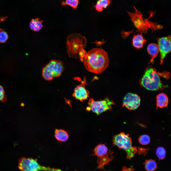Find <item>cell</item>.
Listing matches in <instances>:
<instances>
[{
    "label": "cell",
    "mask_w": 171,
    "mask_h": 171,
    "mask_svg": "<svg viewBox=\"0 0 171 171\" xmlns=\"http://www.w3.org/2000/svg\"><path fill=\"white\" fill-rule=\"evenodd\" d=\"M83 62L88 71L99 74L103 72L108 66L109 58L107 52L103 49L94 48L87 53Z\"/></svg>",
    "instance_id": "obj_1"
},
{
    "label": "cell",
    "mask_w": 171,
    "mask_h": 171,
    "mask_svg": "<svg viewBox=\"0 0 171 171\" xmlns=\"http://www.w3.org/2000/svg\"><path fill=\"white\" fill-rule=\"evenodd\" d=\"M140 84L145 89L151 91L162 89L164 86L161 81L159 74L151 66L146 69L141 79Z\"/></svg>",
    "instance_id": "obj_2"
},
{
    "label": "cell",
    "mask_w": 171,
    "mask_h": 171,
    "mask_svg": "<svg viewBox=\"0 0 171 171\" xmlns=\"http://www.w3.org/2000/svg\"><path fill=\"white\" fill-rule=\"evenodd\" d=\"M86 39L84 36L78 33L69 35L66 39L67 52L70 57L79 58L80 51L86 48Z\"/></svg>",
    "instance_id": "obj_3"
},
{
    "label": "cell",
    "mask_w": 171,
    "mask_h": 171,
    "mask_svg": "<svg viewBox=\"0 0 171 171\" xmlns=\"http://www.w3.org/2000/svg\"><path fill=\"white\" fill-rule=\"evenodd\" d=\"M112 140L114 145L125 151L127 159L130 160L138 152L137 147L132 146L131 139L128 134L121 132L114 135Z\"/></svg>",
    "instance_id": "obj_4"
},
{
    "label": "cell",
    "mask_w": 171,
    "mask_h": 171,
    "mask_svg": "<svg viewBox=\"0 0 171 171\" xmlns=\"http://www.w3.org/2000/svg\"><path fill=\"white\" fill-rule=\"evenodd\" d=\"M64 69L63 63L61 61L52 59L43 68L42 76L45 80L51 81L60 76Z\"/></svg>",
    "instance_id": "obj_5"
},
{
    "label": "cell",
    "mask_w": 171,
    "mask_h": 171,
    "mask_svg": "<svg viewBox=\"0 0 171 171\" xmlns=\"http://www.w3.org/2000/svg\"><path fill=\"white\" fill-rule=\"evenodd\" d=\"M19 162L18 167L21 171H62L60 169L42 166L31 158L21 157Z\"/></svg>",
    "instance_id": "obj_6"
},
{
    "label": "cell",
    "mask_w": 171,
    "mask_h": 171,
    "mask_svg": "<svg viewBox=\"0 0 171 171\" xmlns=\"http://www.w3.org/2000/svg\"><path fill=\"white\" fill-rule=\"evenodd\" d=\"M88 106L86 110L88 111H91L97 115H99L102 113L108 110H111L114 103L108 97L103 100L96 101L91 98L88 102Z\"/></svg>",
    "instance_id": "obj_7"
},
{
    "label": "cell",
    "mask_w": 171,
    "mask_h": 171,
    "mask_svg": "<svg viewBox=\"0 0 171 171\" xmlns=\"http://www.w3.org/2000/svg\"><path fill=\"white\" fill-rule=\"evenodd\" d=\"M94 155L97 158L98 164L97 168H103L104 166L108 164L113 159L112 152L109 150L107 146L104 144H99L94 150Z\"/></svg>",
    "instance_id": "obj_8"
},
{
    "label": "cell",
    "mask_w": 171,
    "mask_h": 171,
    "mask_svg": "<svg viewBox=\"0 0 171 171\" xmlns=\"http://www.w3.org/2000/svg\"><path fill=\"white\" fill-rule=\"evenodd\" d=\"M135 12L133 13L127 11L128 15L135 27L142 32H146L150 25L154 24L152 22L149 21L148 19H144L143 15L135 6Z\"/></svg>",
    "instance_id": "obj_9"
},
{
    "label": "cell",
    "mask_w": 171,
    "mask_h": 171,
    "mask_svg": "<svg viewBox=\"0 0 171 171\" xmlns=\"http://www.w3.org/2000/svg\"><path fill=\"white\" fill-rule=\"evenodd\" d=\"M157 40L160 53V63L162 64L166 55L171 52V36L157 38Z\"/></svg>",
    "instance_id": "obj_10"
},
{
    "label": "cell",
    "mask_w": 171,
    "mask_h": 171,
    "mask_svg": "<svg viewBox=\"0 0 171 171\" xmlns=\"http://www.w3.org/2000/svg\"><path fill=\"white\" fill-rule=\"evenodd\" d=\"M141 102L140 97L137 94L128 93L124 96L123 101V106L130 110L137 109Z\"/></svg>",
    "instance_id": "obj_11"
},
{
    "label": "cell",
    "mask_w": 171,
    "mask_h": 171,
    "mask_svg": "<svg viewBox=\"0 0 171 171\" xmlns=\"http://www.w3.org/2000/svg\"><path fill=\"white\" fill-rule=\"evenodd\" d=\"M86 84V78L84 76L81 83L75 88L72 95V96L76 99L81 102L87 100L89 96V92L85 87Z\"/></svg>",
    "instance_id": "obj_12"
},
{
    "label": "cell",
    "mask_w": 171,
    "mask_h": 171,
    "mask_svg": "<svg viewBox=\"0 0 171 171\" xmlns=\"http://www.w3.org/2000/svg\"><path fill=\"white\" fill-rule=\"evenodd\" d=\"M147 41L142 34H138L133 35L132 39L133 46L135 48L140 49L142 48Z\"/></svg>",
    "instance_id": "obj_13"
},
{
    "label": "cell",
    "mask_w": 171,
    "mask_h": 171,
    "mask_svg": "<svg viewBox=\"0 0 171 171\" xmlns=\"http://www.w3.org/2000/svg\"><path fill=\"white\" fill-rule=\"evenodd\" d=\"M147 49L148 53L151 56L150 62H152L159 52L158 46L157 44L154 43H151L148 45Z\"/></svg>",
    "instance_id": "obj_14"
},
{
    "label": "cell",
    "mask_w": 171,
    "mask_h": 171,
    "mask_svg": "<svg viewBox=\"0 0 171 171\" xmlns=\"http://www.w3.org/2000/svg\"><path fill=\"white\" fill-rule=\"evenodd\" d=\"M168 103V99L165 93H161L158 94L156 97L157 106L160 108L166 107Z\"/></svg>",
    "instance_id": "obj_15"
},
{
    "label": "cell",
    "mask_w": 171,
    "mask_h": 171,
    "mask_svg": "<svg viewBox=\"0 0 171 171\" xmlns=\"http://www.w3.org/2000/svg\"><path fill=\"white\" fill-rule=\"evenodd\" d=\"M54 133V136L58 141L65 142L69 138V136L68 133L63 129H56Z\"/></svg>",
    "instance_id": "obj_16"
},
{
    "label": "cell",
    "mask_w": 171,
    "mask_h": 171,
    "mask_svg": "<svg viewBox=\"0 0 171 171\" xmlns=\"http://www.w3.org/2000/svg\"><path fill=\"white\" fill-rule=\"evenodd\" d=\"M43 21L40 20L39 18L32 19L29 23V27L32 30L36 32L40 30L43 27Z\"/></svg>",
    "instance_id": "obj_17"
},
{
    "label": "cell",
    "mask_w": 171,
    "mask_h": 171,
    "mask_svg": "<svg viewBox=\"0 0 171 171\" xmlns=\"http://www.w3.org/2000/svg\"><path fill=\"white\" fill-rule=\"evenodd\" d=\"M111 1V0H98L95 6L96 10L99 12L102 11L108 6Z\"/></svg>",
    "instance_id": "obj_18"
},
{
    "label": "cell",
    "mask_w": 171,
    "mask_h": 171,
    "mask_svg": "<svg viewBox=\"0 0 171 171\" xmlns=\"http://www.w3.org/2000/svg\"><path fill=\"white\" fill-rule=\"evenodd\" d=\"M144 163L145 168L147 171H153L157 168V164L154 160H146Z\"/></svg>",
    "instance_id": "obj_19"
},
{
    "label": "cell",
    "mask_w": 171,
    "mask_h": 171,
    "mask_svg": "<svg viewBox=\"0 0 171 171\" xmlns=\"http://www.w3.org/2000/svg\"><path fill=\"white\" fill-rule=\"evenodd\" d=\"M79 3V0H66L62 1L61 4L62 6L68 5L74 9L77 7Z\"/></svg>",
    "instance_id": "obj_20"
},
{
    "label": "cell",
    "mask_w": 171,
    "mask_h": 171,
    "mask_svg": "<svg viewBox=\"0 0 171 171\" xmlns=\"http://www.w3.org/2000/svg\"><path fill=\"white\" fill-rule=\"evenodd\" d=\"M156 153L159 160L164 159L165 157L166 151L164 148L162 147H159L157 149Z\"/></svg>",
    "instance_id": "obj_21"
},
{
    "label": "cell",
    "mask_w": 171,
    "mask_h": 171,
    "mask_svg": "<svg viewBox=\"0 0 171 171\" xmlns=\"http://www.w3.org/2000/svg\"><path fill=\"white\" fill-rule=\"evenodd\" d=\"M138 141L141 144L145 145L149 143L150 141V137L147 135H143L140 136L139 138Z\"/></svg>",
    "instance_id": "obj_22"
},
{
    "label": "cell",
    "mask_w": 171,
    "mask_h": 171,
    "mask_svg": "<svg viewBox=\"0 0 171 171\" xmlns=\"http://www.w3.org/2000/svg\"><path fill=\"white\" fill-rule=\"evenodd\" d=\"M8 38L7 33L4 30L0 28V43H5Z\"/></svg>",
    "instance_id": "obj_23"
},
{
    "label": "cell",
    "mask_w": 171,
    "mask_h": 171,
    "mask_svg": "<svg viewBox=\"0 0 171 171\" xmlns=\"http://www.w3.org/2000/svg\"><path fill=\"white\" fill-rule=\"evenodd\" d=\"M87 53L84 49H82L79 52V58L81 62H83L84 57Z\"/></svg>",
    "instance_id": "obj_24"
},
{
    "label": "cell",
    "mask_w": 171,
    "mask_h": 171,
    "mask_svg": "<svg viewBox=\"0 0 171 171\" xmlns=\"http://www.w3.org/2000/svg\"><path fill=\"white\" fill-rule=\"evenodd\" d=\"M5 98L4 89L3 87L0 85V101H3Z\"/></svg>",
    "instance_id": "obj_25"
},
{
    "label": "cell",
    "mask_w": 171,
    "mask_h": 171,
    "mask_svg": "<svg viewBox=\"0 0 171 171\" xmlns=\"http://www.w3.org/2000/svg\"></svg>",
    "instance_id": "obj_26"
}]
</instances>
